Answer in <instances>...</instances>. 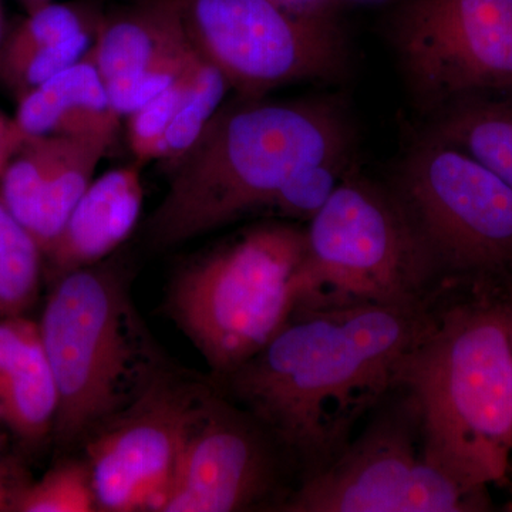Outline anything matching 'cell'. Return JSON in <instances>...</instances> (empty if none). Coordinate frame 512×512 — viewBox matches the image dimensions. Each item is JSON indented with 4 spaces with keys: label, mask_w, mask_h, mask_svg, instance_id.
Segmentation results:
<instances>
[{
    "label": "cell",
    "mask_w": 512,
    "mask_h": 512,
    "mask_svg": "<svg viewBox=\"0 0 512 512\" xmlns=\"http://www.w3.org/2000/svg\"><path fill=\"white\" fill-rule=\"evenodd\" d=\"M110 150L107 144L89 138L62 137L59 153L50 167L26 229L43 254L49 251L77 202L94 180V171Z\"/></svg>",
    "instance_id": "ac0fdd59"
},
{
    "label": "cell",
    "mask_w": 512,
    "mask_h": 512,
    "mask_svg": "<svg viewBox=\"0 0 512 512\" xmlns=\"http://www.w3.org/2000/svg\"><path fill=\"white\" fill-rule=\"evenodd\" d=\"M200 59L170 89L126 117L128 146L133 151L137 163L144 164L163 158L165 134L180 107Z\"/></svg>",
    "instance_id": "cb8c5ba5"
},
{
    "label": "cell",
    "mask_w": 512,
    "mask_h": 512,
    "mask_svg": "<svg viewBox=\"0 0 512 512\" xmlns=\"http://www.w3.org/2000/svg\"><path fill=\"white\" fill-rule=\"evenodd\" d=\"M200 59V53L195 47L184 50L161 60L143 72L134 74V76L123 77V79L113 80L106 83L107 93H109L111 104L121 119L140 110L163 94L183 74L197 63Z\"/></svg>",
    "instance_id": "d4e9b609"
},
{
    "label": "cell",
    "mask_w": 512,
    "mask_h": 512,
    "mask_svg": "<svg viewBox=\"0 0 512 512\" xmlns=\"http://www.w3.org/2000/svg\"><path fill=\"white\" fill-rule=\"evenodd\" d=\"M191 47L174 0H147L121 15L103 18L89 59L109 83Z\"/></svg>",
    "instance_id": "2e32d148"
},
{
    "label": "cell",
    "mask_w": 512,
    "mask_h": 512,
    "mask_svg": "<svg viewBox=\"0 0 512 512\" xmlns=\"http://www.w3.org/2000/svg\"><path fill=\"white\" fill-rule=\"evenodd\" d=\"M488 510L485 488L468 487L427 454L419 409L396 387L328 467L295 485L285 512Z\"/></svg>",
    "instance_id": "52a82bcc"
},
{
    "label": "cell",
    "mask_w": 512,
    "mask_h": 512,
    "mask_svg": "<svg viewBox=\"0 0 512 512\" xmlns=\"http://www.w3.org/2000/svg\"><path fill=\"white\" fill-rule=\"evenodd\" d=\"M229 89L232 87L227 77L201 56L187 92L165 134L161 160L177 161L190 151L220 111Z\"/></svg>",
    "instance_id": "ffe728a7"
},
{
    "label": "cell",
    "mask_w": 512,
    "mask_h": 512,
    "mask_svg": "<svg viewBox=\"0 0 512 512\" xmlns=\"http://www.w3.org/2000/svg\"><path fill=\"white\" fill-rule=\"evenodd\" d=\"M397 387L419 409L427 454L468 487L503 480L512 454V345L505 302L436 315Z\"/></svg>",
    "instance_id": "3957f363"
},
{
    "label": "cell",
    "mask_w": 512,
    "mask_h": 512,
    "mask_svg": "<svg viewBox=\"0 0 512 512\" xmlns=\"http://www.w3.org/2000/svg\"><path fill=\"white\" fill-rule=\"evenodd\" d=\"M352 168L353 163H322L306 168L286 185L274 210L282 217L308 222Z\"/></svg>",
    "instance_id": "484cf974"
},
{
    "label": "cell",
    "mask_w": 512,
    "mask_h": 512,
    "mask_svg": "<svg viewBox=\"0 0 512 512\" xmlns=\"http://www.w3.org/2000/svg\"><path fill=\"white\" fill-rule=\"evenodd\" d=\"M295 313L429 299L436 266L392 188L350 170L305 228Z\"/></svg>",
    "instance_id": "5b68a950"
},
{
    "label": "cell",
    "mask_w": 512,
    "mask_h": 512,
    "mask_svg": "<svg viewBox=\"0 0 512 512\" xmlns=\"http://www.w3.org/2000/svg\"><path fill=\"white\" fill-rule=\"evenodd\" d=\"M285 9L296 13H328L332 12V0H275Z\"/></svg>",
    "instance_id": "f1b7e54d"
},
{
    "label": "cell",
    "mask_w": 512,
    "mask_h": 512,
    "mask_svg": "<svg viewBox=\"0 0 512 512\" xmlns=\"http://www.w3.org/2000/svg\"><path fill=\"white\" fill-rule=\"evenodd\" d=\"M39 328L59 392L52 436L59 446L86 439L160 373L127 276L113 262L57 278Z\"/></svg>",
    "instance_id": "277c9868"
},
{
    "label": "cell",
    "mask_w": 512,
    "mask_h": 512,
    "mask_svg": "<svg viewBox=\"0 0 512 512\" xmlns=\"http://www.w3.org/2000/svg\"><path fill=\"white\" fill-rule=\"evenodd\" d=\"M295 478L291 461L247 410L212 389L181 454L160 512L281 508Z\"/></svg>",
    "instance_id": "7c38bea8"
},
{
    "label": "cell",
    "mask_w": 512,
    "mask_h": 512,
    "mask_svg": "<svg viewBox=\"0 0 512 512\" xmlns=\"http://www.w3.org/2000/svg\"><path fill=\"white\" fill-rule=\"evenodd\" d=\"M13 119L25 140L89 138L111 147L121 117L111 104L103 77L87 56L20 97Z\"/></svg>",
    "instance_id": "9a60e30c"
},
{
    "label": "cell",
    "mask_w": 512,
    "mask_h": 512,
    "mask_svg": "<svg viewBox=\"0 0 512 512\" xmlns=\"http://www.w3.org/2000/svg\"><path fill=\"white\" fill-rule=\"evenodd\" d=\"M143 200L137 161L93 180L45 254L52 275L60 278L113 254L137 227Z\"/></svg>",
    "instance_id": "4fadbf2b"
},
{
    "label": "cell",
    "mask_w": 512,
    "mask_h": 512,
    "mask_svg": "<svg viewBox=\"0 0 512 512\" xmlns=\"http://www.w3.org/2000/svg\"><path fill=\"white\" fill-rule=\"evenodd\" d=\"M42 248L0 202V318L25 315L39 293Z\"/></svg>",
    "instance_id": "d6986e66"
},
{
    "label": "cell",
    "mask_w": 512,
    "mask_h": 512,
    "mask_svg": "<svg viewBox=\"0 0 512 512\" xmlns=\"http://www.w3.org/2000/svg\"><path fill=\"white\" fill-rule=\"evenodd\" d=\"M427 134L473 157L512 188V92L451 101L434 111Z\"/></svg>",
    "instance_id": "e0dca14e"
},
{
    "label": "cell",
    "mask_w": 512,
    "mask_h": 512,
    "mask_svg": "<svg viewBox=\"0 0 512 512\" xmlns=\"http://www.w3.org/2000/svg\"><path fill=\"white\" fill-rule=\"evenodd\" d=\"M20 2L23 3V6H25V8L28 9V13H30L33 12V10H37L43 8V6L49 5V3H52L53 0H20Z\"/></svg>",
    "instance_id": "f546056e"
},
{
    "label": "cell",
    "mask_w": 512,
    "mask_h": 512,
    "mask_svg": "<svg viewBox=\"0 0 512 512\" xmlns=\"http://www.w3.org/2000/svg\"><path fill=\"white\" fill-rule=\"evenodd\" d=\"M430 299L299 312L261 352L214 379L282 447L296 484L329 466L397 387L433 325Z\"/></svg>",
    "instance_id": "6da1fadb"
},
{
    "label": "cell",
    "mask_w": 512,
    "mask_h": 512,
    "mask_svg": "<svg viewBox=\"0 0 512 512\" xmlns=\"http://www.w3.org/2000/svg\"><path fill=\"white\" fill-rule=\"evenodd\" d=\"M211 390L160 372L130 406L84 439L97 511H161Z\"/></svg>",
    "instance_id": "8fae6325"
},
{
    "label": "cell",
    "mask_w": 512,
    "mask_h": 512,
    "mask_svg": "<svg viewBox=\"0 0 512 512\" xmlns=\"http://www.w3.org/2000/svg\"><path fill=\"white\" fill-rule=\"evenodd\" d=\"M305 247V228L258 225L174 276L168 312L214 379L248 362L291 320Z\"/></svg>",
    "instance_id": "8992f818"
},
{
    "label": "cell",
    "mask_w": 512,
    "mask_h": 512,
    "mask_svg": "<svg viewBox=\"0 0 512 512\" xmlns=\"http://www.w3.org/2000/svg\"><path fill=\"white\" fill-rule=\"evenodd\" d=\"M355 143L352 119L338 100L242 99L224 107L177 160L148 224L151 242L175 247L256 210H274L306 168L353 163Z\"/></svg>",
    "instance_id": "7a4b0ae2"
},
{
    "label": "cell",
    "mask_w": 512,
    "mask_h": 512,
    "mask_svg": "<svg viewBox=\"0 0 512 512\" xmlns=\"http://www.w3.org/2000/svg\"><path fill=\"white\" fill-rule=\"evenodd\" d=\"M103 16L86 3H49L33 10L0 46V59L59 45L80 33L100 28Z\"/></svg>",
    "instance_id": "7402d4cb"
},
{
    "label": "cell",
    "mask_w": 512,
    "mask_h": 512,
    "mask_svg": "<svg viewBox=\"0 0 512 512\" xmlns=\"http://www.w3.org/2000/svg\"><path fill=\"white\" fill-rule=\"evenodd\" d=\"M392 40L413 96L433 113L512 92V0H404Z\"/></svg>",
    "instance_id": "30bf717a"
},
{
    "label": "cell",
    "mask_w": 512,
    "mask_h": 512,
    "mask_svg": "<svg viewBox=\"0 0 512 512\" xmlns=\"http://www.w3.org/2000/svg\"><path fill=\"white\" fill-rule=\"evenodd\" d=\"M99 29L9 59H0V80L18 97L25 96L47 80L82 62L92 52Z\"/></svg>",
    "instance_id": "603a6c76"
},
{
    "label": "cell",
    "mask_w": 512,
    "mask_h": 512,
    "mask_svg": "<svg viewBox=\"0 0 512 512\" xmlns=\"http://www.w3.org/2000/svg\"><path fill=\"white\" fill-rule=\"evenodd\" d=\"M96 495L86 460H64L33 483H20L10 512H92Z\"/></svg>",
    "instance_id": "44dd1931"
},
{
    "label": "cell",
    "mask_w": 512,
    "mask_h": 512,
    "mask_svg": "<svg viewBox=\"0 0 512 512\" xmlns=\"http://www.w3.org/2000/svg\"><path fill=\"white\" fill-rule=\"evenodd\" d=\"M23 141L25 138L20 134L15 119L0 110V175L3 174L12 157L18 153Z\"/></svg>",
    "instance_id": "4316f807"
},
{
    "label": "cell",
    "mask_w": 512,
    "mask_h": 512,
    "mask_svg": "<svg viewBox=\"0 0 512 512\" xmlns=\"http://www.w3.org/2000/svg\"><path fill=\"white\" fill-rule=\"evenodd\" d=\"M22 481L12 473L8 463L0 457V512H10L13 493Z\"/></svg>",
    "instance_id": "83f0119b"
},
{
    "label": "cell",
    "mask_w": 512,
    "mask_h": 512,
    "mask_svg": "<svg viewBox=\"0 0 512 512\" xmlns=\"http://www.w3.org/2000/svg\"><path fill=\"white\" fill-rule=\"evenodd\" d=\"M192 46L242 99L288 84L333 82L350 50L332 12L296 13L275 0H174Z\"/></svg>",
    "instance_id": "9c48e42d"
},
{
    "label": "cell",
    "mask_w": 512,
    "mask_h": 512,
    "mask_svg": "<svg viewBox=\"0 0 512 512\" xmlns=\"http://www.w3.org/2000/svg\"><path fill=\"white\" fill-rule=\"evenodd\" d=\"M443 278L512 274V188L430 134L414 144L392 188Z\"/></svg>",
    "instance_id": "ba28073f"
},
{
    "label": "cell",
    "mask_w": 512,
    "mask_h": 512,
    "mask_svg": "<svg viewBox=\"0 0 512 512\" xmlns=\"http://www.w3.org/2000/svg\"><path fill=\"white\" fill-rule=\"evenodd\" d=\"M505 309H507L508 328H510L511 345H512V298L510 301L505 302Z\"/></svg>",
    "instance_id": "4dcf8cb0"
},
{
    "label": "cell",
    "mask_w": 512,
    "mask_h": 512,
    "mask_svg": "<svg viewBox=\"0 0 512 512\" xmlns=\"http://www.w3.org/2000/svg\"><path fill=\"white\" fill-rule=\"evenodd\" d=\"M3 39H5V37H3V13L2 9H0V46H2Z\"/></svg>",
    "instance_id": "1f68e13d"
},
{
    "label": "cell",
    "mask_w": 512,
    "mask_h": 512,
    "mask_svg": "<svg viewBox=\"0 0 512 512\" xmlns=\"http://www.w3.org/2000/svg\"><path fill=\"white\" fill-rule=\"evenodd\" d=\"M59 392L39 323L25 315L0 318V424L23 446L53 436Z\"/></svg>",
    "instance_id": "5bb4252c"
}]
</instances>
